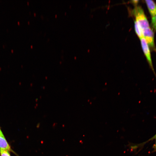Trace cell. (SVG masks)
I'll list each match as a JSON object with an SVG mask.
<instances>
[{"mask_svg":"<svg viewBox=\"0 0 156 156\" xmlns=\"http://www.w3.org/2000/svg\"><path fill=\"white\" fill-rule=\"evenodd\" d=\"M133 14L136 21L142 30L149 27L148 21L143 9L140 7H136L133 10Z\"/></svg>","mask_w":156,"mask_h":156,"instance_id":"cell-1","label":"cell"},{"mask_svg":"<svg viewBox=\"0 0 156 156\" xmlns=\"http://www.w3.org/2000/svg\"><path fill=\"white\" fill-rule=\"evenodd\" d=\"M140 39V40L142 47L144 53L147 60L150 68L153 71L156 77V75L154 71L152 64L151 54L149 46L143 37Z\"/></svg>","mask_w":156,"mask_h":156,"instance_id":"cell-2","label":"cell"},{"mask_svg":"<svg viewBox=\"0 0 156 156\" xmlns=\"http://www.w3.org/2000/svg\"><path fill=\"white\" fill-rule=\"evenodd\" d=\"M143 37L146 41L148 46L153 49L155 50L154 42V34L152 30L147 28L142 30Z\"/></svg>","mask_w":156,"mask_h":156,"instance_id":"cell-3","label":"cell"},{"mask_svg":"<svg viewBox=\"0 0 156 156\" xmlns=\"http://www.w3.org/2000/svg\"><path fill=\"white\" fill-rule=\"evenodd\" d=\"M149 13L152 17L156 15V4L152 0H145Z\"/></svg>","mask_w":156,"mask_h":156,"instance_id":"cell-4","label":"cell"},{"mask_svg":"<svg viewBox=\"0 0 156 156\" xmlns=\"http://www.w3.org/2000/svg\"><path fill=\"white\" fill-rule=\"evenodd\" d=\"M11 151V149L4 137L0 135V150Z\"/></svg>","mask_w":156,"mask_h":156,"instance_id":"cell-5","label":"cell"},{"mask_svg":"<svg viewBox=\"0 0 156 156\" xmlns=\"http://www.w3.org/2000/svg\"><path fill=\"white\" fill-rule=\"evenodd\" d=\"M134 27L135 33L138 36L140 39L143 37L142 30L136 21H134Z\"/></svg>","mask_w":156,"mask_h":156,"instance_id":"cell-6","label":"cell"},{"mask_svg":"<svg viewBox=\"0 0 156 156\" xmlns=\"http://www.w3.org/2000/svg\"><path fill=\"white\" fill-rule=\"evenodd\" d=\"M0 156H10L8 151L6 150H0Z\"/></svg>","mask_w":156,"mask_h":156,"instance_id":"cell-7","label":"cell"},{"mask_svg":"<svg viewBox=\"0 0 156 156\" xmlns=\"http://www.w3.org/2000/svg\"><path fill=\"white\" fill-rule=\"evenodd\" d=\"M151 23L153 28L156 30V15L152 17Z\"/></svg>","mask_w":156,"mask_h":156,"instance_id":"cell-8","label":"cell"},{"mask_svg":"<svg viewBox=\"0 0 156 156\" xmlns=\"http://www.w3.org/2000/svg\"><path fill=\"white\" fill-rule=\"evenodd\" d=\"M138 0H133L132 1V2L135 4H136L138 3Z\"/></svg>","mask_w":156,"mask_h":156,"instance_id":"cell-9","label":"cell"},{"mask_svg":"<svg viewBox=\"0 0 156 156\" xmlns=\"http://www.w3.org/2000/svg\"><path fill=\"white\" fill-rule=\"evenodd\" d=\"M153 148L154 149V150L155 151H156V140L155 144L154 145Z\"/></svg>","mask_w":156,"mask_h":156,"instance_id":"cell-10","label":"cell"},{"mask_svg":"<svg viewBox=\"0 0 156 156\" xmlns=\"http://www.w3.org/2000/svg\"><path fill=\"white\" fill-rule=\"evenodd\" d=\"M155 139H156V134L151 139H150V140H153Z\"/></svg>","mask_w":156,"mask_h":156,"instance_id":"cell-11","label":"cell"},{"mask_svg":"<svg viewBox=\"0 0 156 156\" xmlns=\"http://www.w3.org/2000/svg\"><path fill=\"white\" fill-rule=\"evenodd\" d=\"M11 51H12V52H13V50H11Z\"/></svg>","mask_w":156,"mask_h":156,"instance_id":"cell-12","label":"cell"},{"mask_svg":"<svg viewBox=\"0 0 156 156\" xmlns=\"http://www.w3.org/2000/svg\"><path fill=\"white\" fill-rule=\"evenodd\" d=\"M18 24H19V22H18Z\"/></svg>","mask_w":156,"mask_h":156,"instance_id":"cell-13","label":"cell"},{"mask_svg":"<svg viewBox=\"0 0 156 156\" xmlns=\"http://www.w3.org/2000/svg\"><path fill=\"white\" fill-rule=\"evenodd\" d=\"M3 47H4V45H3Z\"/></svg>","mask_w":156,"mask_h":156,"instance_id":"cell-14","label":"cell"}]
</instances>
